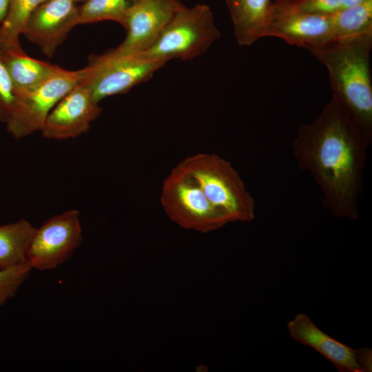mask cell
<instances>
[{
  "instance_id": "13",
  "label": "cell",
  "mask_w": 372,
  "mask_h": 372,
  "mask_svg": "<svg viewBox=\"0 0 372 372\" xmlns=\"http://www.w3.org/2000/svg\"><path fill=\"white\" fill-rule=\"evenodd\" d=\"M74 0H48L28 17L22 34L51 58L71 30L79 25V7Z\"/></svg>"
},
{
  "instance_id": "11",
  "label": "cell",
  "mask_w": 372,
  "mask_h": 372,
  "mask_svg": "<svg viewBox=\"0 0 372 372\" xmlns=\"http://www.w3.org/2000/svg\"><path fill=\"white\" fill-rule=\"evenodd\" d=\"M183 6L180 0H134L123 27L126 37L114 50L120 52L147 50Z\"/></svg>"
},
{
  "instance_id": "23",
  "label": "cell",
  "mask_w": 372,
  "mask_h": 372,
  "mask_svg": "<svg viewBox=\"0 0 372 372\" xmlns=\"http://www.w3.org/2000/svg\"><path fill=\"white\" fill-rule=\"evenodd\" d=\"M9 0H0V23L4 19L8 7Z\"/></svg>"
},
{
  "instance_id": "14",
  "label": "cell",
  "mask_w": 372,
  "mask_h": 372,
  "mask_svg": "<svg viewBox=\"0 0 372 372\" xmlns=\"http://www.w3.org/2000/svg\"><path fill=\"white\" fill-rule=\"evenodd\" d=\"M238 45L249 46L263 37L271 0H225Z\"/></svg>"
},
{
  "instance_id": "22",
  "label": "cell",
  "mask_w": 372,
  "mask_h": 372,
  "mask_svg": "<svg viewBox=\"0 0 372 372\" xmlns=\"http://www.w3.org/2000/svg\"><path fill=\"white\" fill-rule=\"evenodd\" d=\"M298 10L331 15L343 9V0H288Z\"/></svg>"
},
{
  "instance_id": "7",
  "label": "cell",
  "mask_w": 372,
  "mask_h": 372,
  "mask_svg": "<svg viewBox=\"0 0 372 372\" xmlns=\"http://www.w3.org/2000/svg\"><path fill=\"white\" fill-rule=\"evenodd\" d=\"M84 70L60 71L42 83L15 94L8 121V132L15 139L41 132L50 112L59 101L79 84Z\"/></svg>"
},
{
  "instance_id": "20",
  "label": "cell",
  "mask_w": 372,
  "mask_h": 372,
  "mask_svg": "<svg viewBox=\"0 0 372 372\" xmlns=\"http://www.w3.org/2000/svg\"><path fill=\"white\" fill-rule=\"evenodd\" d=\"M32 269L28 262L10 269H0V307L16 295Z\"/></svg>"
},
{
  "instance_id": "25",
  "label": "cell",
  "mask_w": 372,
  "mask_h": 372,
  "mask_svg": "<svg viewBox=\"0 0 372 372\" xmlns=\"http://www.w3.org/2000/svg\"><path fill=\"white\" fill-rule=\"evenodd\" d=\"M74 1H83V0H74Z\"/></svg>"
},
{
  "instance_id": "15",
  "label": "cell",
  "mask_w": 372,
  "mask_h": 372,
  "mask_svg": "<svg viewBox=\"0 0 372 372\" xmlns=\"http://www.w3.org/2000/svg\"><path fill=\"white\" fill-rule=\"evenodd\" d=\"M0 56L10 77L15 94L42 83L62 69L57 65L29 56L21 46H0Z\"/></svg>"
},
{
  "instance_id": "2",
  "label": "cell",
  "mask_w": 372,
  "mask_h": 372,
  "mask_svg": "<svg viewBox=\"0 0 372 372\" xmlns=\"http://www.w3.org/2000/svg\"><path fill=\"white\" fill-rule=\"evenodd\" d=\"M372 34L347 39H333L311 51L329 72L335 99L372 143V79L370 52Z\"/></svg>"
},
{
  "instance_id": "3",
  "label": "cell",
  "mask_w": 372,
  "mask_h": 372,
  "mask_svg": "<svg viewBox=\"0 0 372 372\" xmlns=\"http://www.w3.org/2000/svg\"><path fill=\"white\" fill-rule=\"evenodd\" d=\"M176 167L196 182L231 222L254 220L255 200L229 161L215 154L198 153L184 158Z\"/></svg>"
},
{
  "instance_id": "16",
  "label": "cell",
  "mask_w": 372,
  "mask_h": 372,
  "mask_svg": "<svg viewBox=\"0 0 372 372\" xmlns=\"http://www.w3.org/2000/svg\"><path fill=\"white\" fill-rule=\"evenodd\" d=\"M35 230L25 219L0 225V269L27 262V252Z\"/></svg>"
},
{
  "instance_id": "21",
  "label": "cell",
  "mask_w": 372,
  "mask_h": 372,
  "mask_svg": "<svg viewBox=\"0 0 372 372\" xmlns=\"http://www.w3.org/2000/svg\"><path fill=\"white\" fill-rule=\"evenodd\" d=\"M14 98V86L0 56V122L8 121Z\"/></svg>"
},
{
  "instance_id": "18",
  "label": "cell",
  "mask_w": 372,
  "mask_h": 372,
  "mask_svg": "<svg viewBox=\"0 0 372 372\" xmlns=\"http://www.w3.org/2000/svg\"><path fill=\"white\" fill-rule=\"evenodd\" d=\"M48 0H9L6 15L0 25V46H21L20 36L32 12Z\"/></svg>"
},
{
  "instance_id": "10",
  "label": "cell",
  "mask_w": 372,
  "mask_h": 372,
  "mask_svg": "<svg viewBox=\"0 0 372 372\" xmlns=\"http://www.w3.org/2000/svg\"><path fill=\"white\" fill-rule=\"evenodd\" d=\"M102 109L90 87L81 82L65 94L45 119L41 132L50 140L65 141L88 131Z\"/></svg>"
},
{
  "instance_id": "1",
  "label": "cell",
  "mask_w": 372,
  "mask_h": 372,
  "mask_svg": "<svg viewBox=\"0 0 372 372\" xmlns=\"http://www.w3.org/2000/svg\"><path fill=\"white\" fill-rule=\"evenodd\" d=\"M369 146L355 122L333 97L312 122L298 129L292 144L294 157L320 189L324 206L337 217L358 216Z\"/></svg>"
},
{
  "instance_id": "24",
  "label": "cell",
  "mask_w": 372,
  "mask_h": 372,
  "mask_svg": "<svg viewBox=\"0 0 372 372\" xmlns=\"http://www.w3.org/2000/svg\"><path fill=\"white\" fill-rule=\"evenodd\" d=\"M365 1L366 0H343V9L357 6Z\"/></svg>"
},
{
  "instance_id": "12",
  "label": "cell",
  "mask_w": 372,
  "mask_h": 372,
  "mask_svg": "<svg viewBox=\"0 0 372 372\" xmlns=\"http://www.w3.org/2000/svg\"><path fill=\"white\" fill-rule=\"evenodd\" d=\"M291 337L311 347L332 362L340 372H371L372 350L353 349L331 338L320 329L304 313H298L287 323Z\"/></svg>"
},
{
  "instance_id": "6",
  "label": "cell",
  "mask_w": 372,
  "mask_h": 372,
  "mask_svg": "<svg viewBox=\"0 0 372 372\" xmlns=\"http://www.w3.org/2000/svg\"><path fill=\"white\" fill-rule=\"evenodd\" d=\"M161 204L169 218L186 229L208 233L231 223L196 182L176 166L163 182Z\"/></svg>"
},
{
  "instance_id": "9",
  "label": "cell",
  "mask_w": 372,
  "mask_h": 372,
  "mask_svg": "<svg viewBox=\"0 0 372 372\" xmlns=\"http://www.w3.org/2000/svg\"><path fill=\"white\" fill-rule=\"evenodd\" d=\"M265 37H278L311 52L334 39L332 14L304 12L293 6L288 0H275L264 30Z\"/></svg>"
},
{
  "instance_id": "17",
  "label": "cell",
  "mask_w": 372,
  "mask_h": 372,
  "mask_svg": "<svg viewBox=\"0 0 372 372\" xmlns=\"http://www.w3.org/2000/svg\"><path fill=\"white\" fill-rule=\"evenodd\" d=\"M332 21L334 39L372 34V0L335 12Z\"/></svg>"
},
{
  "instance_id": "19",
  "label": "cell",
  "mask_w": 372,
  "mask_h": 372,
  "mask_svg": "<svg viewBox=\"0 0 372 372\" xmlns=\"http://www.w3.org/2000/svg\"><path fill=\"white\" fill-rule=\"evenodd\" d=\"M134 0H86L79 7V25L112 21L124 27Z\"/></svg>"
},
{
  "instance_id": "4",
  "label": "cell",
  "mask_w": 372,
  "mask_h": 372,
  "mask_svg": "<svg viewBox=\"0 0 372 372\" xmlns=\"http://www.w3.org/2000/svg\"><path fill=\"white\" fill-rule=\"evenodd\" d=\"M220 37L209 6H183L175 13L154 45L143 53L167 63L172 59L192 60L205 53Z\"/></svg>"
},
{
  "instance_id": "8",
  "label": "cell",
  "mask_w": 372,
  "mask_h": 372,
  "mask_svg": "<svg viewBox=\"0 0 372 372\" xmlns=\"http://www.w3.org/2000/svg\"><path fill=\"white\" fill-rule=\"evenodd\" d=\"M83 241L80 213L70 209L36 228L27 252L32 269L52 270L65 262Z\"/></svg>"
},
{
  "instance_id": "5",
  "label": "cell",
  "mask_w": 372,
  "mask_h": 372,
  "mask_svg": "<svg viewBox=\"0 0 372 372\" xmlns=\"http://www.w3.org/2000/svg\"><path fill=\"white\" fill-rule=\"evenodd\" d=\"M166 63L143 52H120L113 49L89 56L82 82L99 103L107 97L125 94L147 81Z\"/></svg>"
}]
</instances>
